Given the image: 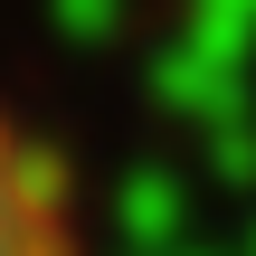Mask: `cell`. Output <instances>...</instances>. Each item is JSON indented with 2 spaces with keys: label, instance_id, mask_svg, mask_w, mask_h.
Returning <instances> with one entry per match:
<instances>
[{
  "label": "cell",
  "instance_id": "277c9868",
  "mask_svg": "<svg viewBox=\"0 0 256 256\" xmlns=\"http://www.w3.org/2000/svg\"><path fill=\"white\" fill-rule=\"evenodd\" d=\"M190 28L247 57V48H256V0H190Z\"/></svg>",
  "mask_w": 256,
  "mask_h": 256
},
{
  "label": "cell",
  "instance_id": "5b68a950",
  "mask_svg": "<svg viewBox=\"0 0 256 256\" xmlns=\"http://www.w3.org/2000/svg\"><path fill=\"white\" fill-rule=\"evenodd\" d=\"M48 10H57L66 38H114L124 28V0H48Z\"/></svg>",
  "mask_w": 256,
  "mask_h": 256
},
{
  "label": "cell",
  "instance_id": "3957f363",
  "mask_svg": "<svg viewBox=\"0 0 256 256\" xmlns=\"http://www.w3.org/2000/svg\"><path fill=\"white\" fill-rule=\"evenodd\" d=\"M124 228L133 238H180V180L171 171H142V180H124Z\"/></svg>",
  "mask_w": 256,
  "mask_h": 256
},
{
  "label": "cell",
  "instance_id": "7a4b0ae2",
  "mask_svg": "<svg viewBox=\"0 0 256 256\" xmlns=\"http://www.w3.org/2000/svg\"><path fill=\"white\" fill-rule=\"evenodd\" d=\"M152 86H162V104L171 114H190L200 133H218V124H247V57L238 48H218V38H200V28H180L171 48H162V66H152Z\"/></svg>",
  "mask_w": 256,
  "mask_h": 256
},
{
  "label": "cell",
  "instance_id": "6da1fadb",
  "mask_svg": "<svg viewBox=\"0 0 256 256\" xmlns=\"http://www.w3.org/2000/svg\"><path fill=\"white\" fill-rule=\"evenodd\" d=\"M0 256H86L76 247V171L0 114Z\"/></svg>",
  "mask_w": 256,
  "mask_h": 256
}]
</instances>
